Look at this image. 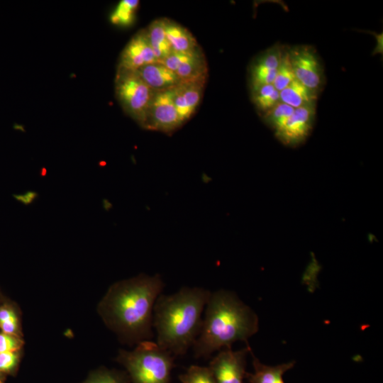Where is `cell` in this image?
Here are the masks:
<instances>
[{
  "label": "cell",
  "instance_id": "6da1fadb",
  "mask_svg": "<svg viewBox=\"0 0 383 383\" xmlns=\"http://www.w3.org/2000/svg\"><path fill=\"white\" fill-rule=\"evenodd\" d=\"M164 286L158 274H141L115 283L99 306L106 324L126 342L137 345L151 340L154 306Z\"/></svg>",
  "mask_w": 383,
  "mask_h": 383
},
{
  "label": "cell",
  "instance_id": "7a4b0ae2",
  "mask_svg": "<svg viewBox=\"0 0 383 383\" xmlns=\"http://www.w3.org/2000/svg\"><path fill=\"white\" fill-rule=\"evenodd\" d=\"M211 292L203 287H184L171 294L162 293L153 310L155 342L174 357L186 354L200 333Z\"/></svg>",
  "mask_w": 383,
  "mask_h": 383
},
{
  "label": "cell",
  "instance_id": "3957f363",
  "mask_svg": "<svg viewBox=\"0 0 383 383\" xmlns=\"http://www.w3.org/2000/svg\"><path fill=\"white\" fill-rule=\"evenodd\" d=\"M204 311L200 333L192 346L197 359L231 348L236 341L247 343L259 329L255 312L229 290L211 292Z\"/></svg>",
  "mask_w": 383,
  "mask_h": 383
},
{
  "label": "cell",
  "instance_id": "277c9868",
  "mask_svg": "<svg viewBox=\"0 0 383 383\" xmlns=\"http://www.w3.org/2000/svg\"><path fill=\"white\" fill-rule=\"evenodd\" d=\"M174 359L152 340L138 343L131 351L122 350L117 357L132 383H170Z\"/></svg>",
  "mask_w": 383,
  "mask_h": 383
},
{
  "label": "cell",
  "instance_id": "5b68a950",
  "mask_svg": "<svg viewBox=\"0 0 383 383\" xmlns=\"http://www.w3.org/2000/svg\"><path fill=\"white\" fill-rule=\"evenodd\" d=\"M136 70L117 67L115 94L124 112L143 127L155 94Z\"/></svg>",
  "mask_w": 383,
  "mask_h": 383
},
{
  "label": "cell",
  "instance_id": "8992f818",
  "mask_svg": "<svg viewBox=\"0 0 383 383\" xmlns=\"http://www.w3.org/2000/svg\"><path fill=\"white\" fill-rule=\"evenodd\" d=\"M296 79L318 94L323 83V72L315 50L309 45L288 47Z\"/></svg>",
  "mask_w": 383,
  "mask_h": 383
},
{
  "label": "cell",
  "instance_id": "52a82bcc",
  "mask_svg": "<svg viewBox=\"0 0 383 383\" xmlns=\"http://www.w3.org/2000/svg\"><path fill=\"white\" fill-rule=\"evenodd\" d=\"M251 348L221 350L211 359L208 368L216 383H243L246 375V359Z\"/></svg>",
  "mask_w": 383,
  "mask_h": 383
},
{
  "label": "cell",
  "instance_id": "ba28073f",
  "mask_svg": "<svg viewBox=\"0 0 383 383\" xmlns=\"http://www.w3.org/2000/svg\"><path fill=\"white\" fill-rule=\"evenodd\" d=\"M172 89L155 93L143 128L172 133L182 126L183 123L174 105Z\"/></svg>",
  "mask_w": 383,
  "mask_h": 383
},
{
  "label": "cell",
  "instance_id": "9c48e42d",
  "mask_svg": "<svg viewBox=\"0 0 383 383\" xmlns=\"http://www.w3.org/2000/svg\"><path fill=\"white\" fill-rule=\"evenodd\" d=\"M315 116L316 104L294 109L292 116L281 128L274 132V135L284 145H299L312 131Z\"/></svg>",
  "mask_w": 383,
  "mask_h": 383
},
{
  "label": "cell",
  "instance_id": "30bf717a",
  "mask_svg": "<svg viewBox=\"0 0 383 383\" xmlns=\"http://www.w3.org/2000/svg\"><path fill=\"white\" fill-rule=\"evenodd\" d=\"M283 46L277 43L252 60L248 72L250 91L262 85L273 84Z\"/></svg>",
  "mask_w": 383,
  "mask_h": 383
},
{
  "label": "cell",
  "instance_id": "8fae6325",
  "mask_svg": "<svg viewBox=\"0 0 383 383\" xmlns=\"http://www.w3.org/2000/svg\"><path fill=\"white\" fill-rule=\"evenodd\" d=\"M158 62L145 29L136 33L123 48L119 58L118 68L138 70L148 64Z\"/></svg>",
  "mask_w": 383,
  "mask_h": 383
},
{
  "label": "cell",
  "instance_id": "7c38bea8",
  "mask_svg": "<svg viewBox=\"0 0 383 383\" xmlns=\"http://www.w3.org/2000/svg\"><path fill=\"white\" fill-rule=\"evenodd\" d=\"M206 79L181 82L173 90L174 105L182 123L196 111L202 97Z\"/></svg>",
  "mask_w": 383,
  "mask_h": 383
},
{
  "label": "cell",
  "instance_id": "4fadbf2b",
  "mask_svg": "<svg viewBox=\"0 0 383 383\" xmlns=\"http://www.w3.org/2000/svg\"><path fill=\"white\" fill-rule=\"evenodd\" d=\"M136 71L155 92L172 89L181 82L174 72L160 62L148 64Z\"/></svg>",
  "mask_w": 383,
  "mask_h": 383
},
{
  "label": "cell",
  "instance_id": "5bb4252c",
  "mask_svg": "<svg viewBox=\"0 0 383 383\" xmlns=\"http://www.w3.org/2000/svg\"><path fill=\"white\" fill-rule=\"evenodd\" d=\"M252 359L253 372H246L245 379L249 383H284V374L293 368L294 361L274 366L264 365L250 350Z\"/></svg>",
  "mask_w": 383,
  "mask_h": 383
},
{
  "label": "cell",
  "instance_id": "9a60e30c",
  "mask_svg": "<svg viewBox=\"0 0 383 383\" xmlns=\"http://www.w3.org/2000/svg\"><path fill=\"white\" fill-rule=\"evenodd\" d=\"M166 37L172 50L181 53H193L201 50L196 40L184 27L167 18H164Z\"/></svg>",
  "mask_w": 383,
  "mask_h": 383
},
{
  "label": "cell",
  "instance_id": "2e32d148",
  "mask_svg": "<svg viewBox=\"0 0 383 383\" xmlns=\"http://www.w3.org/2000/svg\"><path fill=\"white\" fill-rule=\"evenodd\" d=\"M175 73L181 82L206 79L208 67L201 50L193 53H184Z\"/></svg>",
  "mask_w": 383,
  "mask_h": 383
},
{
  "label": "cell",
  "instance_id": "e0dca14e",
  "mask_svg": "<svg viewBox=\"0 0 383 383\" xmlns=\"http://www.w3.org/2000/svg\"><path fill=\"white\" fill-rule=\"evenodd\" d=\"M279 96L282 102L294 109L315 104L318 99V94L296 79L279 91Z\"/></svg>",
  "mask_w": 383,
  "mask_h": 383
},
{
  "label": "cell",
  "instance_id": "ac0fdd59",
  "mask_svg": "<svg viewBox=\"0 0 383 383\" xmlns=\"http://www.w3.org/2000/svg\"><path fill=\"white\" fill-rule=\"evenodd\" d=\"M145 30L157 61L162 62L172 51L165 35L164 18L153 21Z\"/></svg>",
  "mask_w": 383,
  "mask_h": 383
},
{
  "label": "cell",
  "instance_id": "d6986e66",
  "mask_svg": "<svg viewBox=\"0 0 383 383\" xmlns=\"http://www.w3.org/2000/svg\"><path fill=\"white\" fill-rule=\"evenodd\" d=\"M250 92L252 101L260 116L281 101L279 91L275 89L273 84L260 86Z\"/></svg>",
  "mask_w": 383,
  "mask_h": 383
},
{
  "label": "cell",
  "instance_id": "ffe728a7",
  "mask_svg": "<svg viewBox=\"0 0 383 383\" xmlns=\"http://www.w3.org/2000/svg\"><path fill=\"white\" fill-rule=\"evenodd\" d=\"M0 329L5 333L21 335L18 312L14 306L8 302L0 305Z\"/></svg>",
  "mask_w": 383,
  "mask_h": 383
},
{
  "label": "cell",
  "instance_id": "44dd1931",
  "mask_svg": "<svg viewBox=\"0 0 383 383\" xmlns=\"http://www.w3.org/2000/svg\"><path fill=\"white\" fill-rule=\"evenodd\" d=\"M295 79L289 56L288 46L284 45L273 85L277 90L280 91Z\"/></svg>",
  "mask_w": 383,
  "mask_h": 383
},
{
  "label": "cell",
  "instance_id": "7402d4cb",
  "mask_svg": "<svg viewBox=\"0 0 383 383\" xmlns=\"http://www.w3.org/2000/svg\"><path fill=\"white\" fill-rule=\"evenodd\" d=\"M294 111L293 107L280 101L261 117L263 121L276 132L282 127Z\"/></svg>",
  "mask_w": 383,
  "mask_h": 383
},
{
  "label": "cell",
  "instance_id": "603a6c76",
  "mask_svg": "<svg viewBox=\"0 0 383 383\" xmlns=\"http://www.w3.org/2000/svg\"><path fill=\"white\" fill-rule=\"evenodd\" d=\"M139 5L138 0H122L111 15V22L118 26H129L133 20L135 12Z\"/></svg>",
  "mask_w": 383,
  "mask_h": 383
},
{
  "label": "cell",
  "instance_id": "cb8c5ba5",
  "mask_svg": "<svg viewBox=\"0 0 383 383\" xmlns=\"http://www.w3.org/2000/svg\"><path fill=\"white\" fill-rule=\"evenodd\" d=\"M82 383H130V379L125 373L102 368L91 373Z\"/></svg>",
  "mask_w": 383,
  "mask_h": 383
},
{
  "label": "cell",
  "instance_id": "d4e9b609",
  "mask_svg": "<svg viewBox=\"0 0 383 383\" xmlns=\"http://www.w3.org/2000/svg\"><path fill=\"white\" fill-rule=\"evenodd\" d=\"M182 383H216L208 367L189 366L185 372L179 375Z\"/></svg>",
  "mask_w": 383,
  "mask_h": 383
},
{
  "label": "cell",
  "instance_id": "484cf974",
  "mask_svg": "<svg viewBox=\"0 0 383 383\" xmlns=\"http://www.w3.org/2000/svg\"><path fill=\"white\" fill-rule=\"evenodd\" d=\"M20 353L18 352L0 353V372L3 374H16L19 362Z\"/></svg>",
  "mask_w": 383,
  "mask_h": 383
},
{
  "label": "cell",
  "instance_id": "4316f807",
  "mask_svg": "<svg viewBox=\"0 0 383 383\" xmlns=\"http://www.w3.org/2000/svg\"><path fill=\"white\" fill-rule=\"evenodd\" d=\"M23 345L21 336L0 333V353L18 352Z\"/></svg>",
  "mask_w": 383,
  "mask_h": 383
},
{
  "label": "cell",
  "instance_id": "83f0119b",
  "mask_svg": "<svg viewBox=\"0 0 383 383\" xmlns=\"http://www.w3.org/2000/svg\"><path fill=\"white\" fill-rule=\"evenodd\" d=\"M5 375L0 372V382L4 383Z\"/></svg>",
  "mask_w": 383,
  "mask_h": 383
},
{
  "label": "cell",
  "instance_id": "f1b7e54d",
  "mask_svg": "<svg viewBox=\"0 0 383 383\" xmlns=\"http://www.w3.org/2000/svg\"><path fill=\"white\" fill-rule=\"evenodd\" d=\"M0 383H4V382H0Z\"/></svg>",
  "mask_w": 383,
  "mask_h": 383
}]
</instances>
